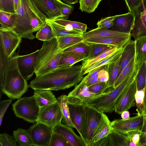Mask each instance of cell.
<instances>
[{"instance_id":"6da1fadb","label":"cell","mask_w":146,"mask_h":146,"mask_svg":"<svg viewBox=\"0 0 146 146\" xmlns=\"http://www.w3.org/2000/svg\"><path fill=\"white\" fill-rule=\"evenodd\" d=\"M82 65L56 68L44 74L36 76L29 87L34 90H48L57 91L76 86L83 78Z\"/></svg>"},{"instance_id":"7a4b0ae2","label":"cell","mask_w":146,"mask_h":146,"mask_svg":"<svg viewBox=\"0 0 146 146\" xmlns=\"http://www.w3.org/2000/svg\"><path fill=\"white\" fill-rule=\"evenodd\" d=\"M13 30L21 38L32 40L33 33L46 24V18L31 0H20Z\"/></svg>"},{"instance_id":"3957f363","label":"cell","mask_w":146,"mask_h":146,"mask_svg":"<svg viewBox=\"0 0 146 146\" xmlns=\"http://www.w3.org/2000/svg\"><path fill=\"white\" fill-rule=\"evenodd\" d=\"M17 54L10 58L6 68L2 92L10 98L15 100L21 98L29 87L23 77L17 64Z\"/></svg>"},{"instance_id":"277c9868","label":"cell","mask_w":146,"mask_h":146,"mask_svg":"<svg viewBox=\"0 0 146 146\" xmlns=\"http://www.w3.org/2000/svg\"><path fill=\"white\" fill-rule=\"evenodd\" d=\"M63 51L59 48L56 38L49 41H44L35 62L36 77L58 67Z\"/></svg>"},{"instance_id":"5b68a950","label":"cell","mask_w":146,"mask_h":146,"mask_svg":"<svg viewBox=\"0 0 146 146\" xmlns=\"http://www.w3.org/2000/svg\"><path fill=\"white\" fill-rule=\"evenodd\" d=\"M139 71V69L135 68L132 74L116 88L109 87L103 93L81 102L84 105L88 104L93 106L100 109L104 113L112 112L114 111V107L118 99L127 86L136 78Z\"/></svg>"},{"instance_id":"8992f818","label":"cell","mask_w":146,"mask_h":146,"mask_svg":"<svg viewBox=\"0 0 146 146\" xmlns=\"http://www.w3.org/2000/svg\"><path fill=\"white\" fill-rule=\"evenodd\" d=\"M83 140L86 146L90 145L95 132L103 118L104 113L93 106L84 105Z\"/></svg>"},{"instance_id":"52a82bcc","label":"cell","mask_w":146,"mask_h":146,"mask_svg":"<svg viewBox=\"0 0 146 146\" xmlns=\"http://www.w3.org/2000/svg\"><path fill=\"white\" fill-rule=\"evenodd\" d=\"M12 109L16 117L29 123L36 122L40 107L33 96L18 99L12 104Z\"/></svg>"},{"instance_id":"ba28073f","label":"cell","mask_w":146,"mask_h":146,"mask_svg":"<svg viewBox=\"0 0 146 146\" xmlns=\"http://www.w3.org/2000/svg\"><path fill=\"white\" fill-rule=\"evenodd\" d=\"M62 118L61 109L57 100L52 104L40 108L36 123L47 125L53 131L56 126L61 123Z\"/></svg>"},{"instance_id":"9c48e42d","label":"cell","mask_w":146,"mask_h":146,"mask_svg":"<svg viewBox=\"0 0 146 146\" xmlns=\"http://www.w3.org/2000/svg\"><path fill=\"white\" fill-rule=\"evenodd\" d=\"M46 20L63 18L61 9L64 3L61 0H31Z\"/></svg>"},{"instance_id":"30bf717a","label":"cell","mask_w":146,"mask_h":146,"mask_svg":"<svg viewBox=\"0 0 146 146\" xmlns=\"http://www.w3.org/2000/svg\"><path fill=\"white\" fill-rule=\"evenodd\" d=\"M145 118L143 115L138 114L126 120L122 119L114 120L111 122V124L113 129L126 134L131 131H141Z\"/></svg>"},{"instance_id":"8fae6325","label":"cell","mask_w":146,"mask_h":146,"mask_svg":"<svg viewBox=\"0 0 146 146\" xmlns=\"http://www.w3.org/2000/svg\"><path fill=\"white\" fill-rule=\"evenodd\" d=\"M0 47L5 55L10 58L21 42V38L13 29L0 30Z\"/></svg>"},{"instance_id":"7c38bea8","label":"cell","mask_w":146,"mask_h":146,"mask_svg":"<svg viewBox=\"0 0 146 146\" xmlns=\"http://www.w3.org/2000/svg\"><path fill=\"white\" fill-rule=\"evenodd\" d=\"M28 130L34 146H49L53 132L49 127L41 123H36Z\"/></svg>"},{"instance_id":"4fadbf2b","label":"cell","mask_w":146,"mask_h":146,"mask_svg":"<svg viewBox=\"0 0 146 146\" xmlns=\"http://www.w3.org/2000/svg\"><path fill=\"white\" fill-rule=\"evenodd\" d=\"M136 78L127 86L118 99L114 111L119 114L128 110L135 104V95L137 90Z\"/></svg>"},{"instance_id":"5bb4252c","label":"cell","mask_w":146,"mask_h":146,"mask_svg":"<svg viewBox=\"0 0 146 146\" xmlns=\"http://www.w3.org/2000/svg\"><path fill=\"white\" fill-rule=\"evenodd\" d=\"M39 50L24 55L17 54L18 67L22 75L27 81L29 80L35 73L34 64Z\"/></svg>"},{"instance_id":"9a60e30c","label":"cell","mask_w":146,"mask_h":146,"mask_svg":"<svg viewBox=\"0 0 146 146\" xmlns=\"http://www.w3.org/2000/svg\"><path fill=\"white\" fill-rule=\"evenodd\" d=\"M67 102L72 122L83 139L84 105L79 102Z\"/></svg>"},{"instance_id":"2e32d148","label":"cell","mask_w":146,"mask_h":146,"mask_svg":"<svg viewBox=\"0 0 146 146\" xmlns=\"http://www.w3.org/2000/svg\"><path fill=\"white\" fill-rule=\"evenodd\" d=\"M128 141L126 134L112 129L109 134L90 146H128Z\"/></svg>"},{"instance_id":"e0dca14e","label":"cell","mask_w":146,"mask_h":146,"mask_svg":"<svg viewBox=\"0 0 146 146\" xmlns=\"http://www.w3.org/2000/svg\"><path fill=\"white\" fill-rule=\"evenodd\" d=\"M135 18V14L131 11L117 15L111 28L113 30L131 34L134 27Z\"/></svg>"},{"instance_id":"ac0fdd59","label":"cell","mask_w":146,"mask_h":146,"mask_svg":"<svg viewBox=\"0 0 146 146\" xmlns=\"http://www.w3.org/2000/svg\"><path fill=\"white\" fill-rule=\"evenodd\" d=\"M71 127L61 123L55 128L54 131L63 136L71 146H86L82 137L77 135Z\"/></svg>"},{"instance_id":"d6986e66","label":"cell","mask_w":146,"mask_h":146,"mask_svg":"<svg viewBox=\"0 0 146 146\" xmlns=\"http://www.w3.org/2000/svg\"><path fill=\"white\" fill-rule=\"evenodd\" d=\"M84 40L87 39L106 37H117L122 38L131 37V34L123 33L108 29L98 28L92 30L83 34L82 35Z\"/></svg>"},{"instance_id":"ffe728a7","label":"cell","mask_w":146,"mask_h":146,"mask_svg":"<svg viewBox=\"0 0 146 146\" xmlns=\"http://www.w3.org/2000/svg\"><path fill=\"white\" fill-rule=\"evenodd\" d=\"M96 96L89 90L88 87L82 79L78 84L75 86L74 89L69 93L67 97L82 102L91 99Z\"/></svg>"},{"instance_id":"44dd1931","label":"cell","mask_w":146,"mask_h":146,"mask_svg":"<svg viewBox=\"0 0 146 146\" xmlns=\"http://www.w3.org/2000/svg\"><path fill=\"white\" fill-rule=\"evenodd\" d=\"M135 13L134 25L131 34L135 40L146 35V10L143 9Z\"/></svg>"},{"instance_id":"7402d4cb","label":"cell","mask_w":146,"mask_h":146,"mask_svg":"<svg viewBox=\"0 0 146 146\" xmlns=\"http://www.w3.org/2000/svg\"><path fill=\"white\" fill-rule=\"evenodd\" d=\"M131 37L122 38L117 37L92 38L87 39L83 41L87 42L102 44L112 45L118 48L123 47L131 40Z\"/></svg>"},{"instance_id":"603a6c76","label":"cell","mask_w":146,"mask_h":146,"mask_svg":"<svg viewBox=\"0 0 146 146\" xmlns=\"http://www.w3.org/2000/svg\"><path fill=\"white\" fill-rule=\"evenodd\" d=\"M135 40H130L123 47L119 61V72L117 78L124 68L135 56Z\"/></svg>"},{"instance_id":"cb8c5ba5","label":"cell","mask_w":146,"mask_h":146,"mask_svg":"<svg viewBox=\"0 0 146 146\" xmlns=\"http://www.w3.org/2000/svg\"><path fill=\"white\" fill-rule=\"evenodd\" d=\"M135 40V66L140 67L146 62V35L138 38Z\"/></svg>"},{"instance_id":"d4e9b609","label":"cell","mask_w":146,"mask_h":146,"mask_svg":"<svg viewBox=\"0 0 146 146\" xmlns=\"http://www.w3.org/2000/svg\"><path fill=\"white\" fill-rule=\"evenodd\" d=\"M33 96L37 104L40 108L52 104L57 101L55 96L50 90H34Z\"/></svg>"},{"instance_id":"484cf974","label":"cell","mask_w":146,"mask_h":146,"mask_svg":"<svg viewBox=\"0 0 146 146\" xmlns=\"http://www.w3.org/2000/svg\"><path fill=\"white\" fill-rule=\"evenodd\" d=\"M113 129L111 122L104 114V117L97 128L90 145L97 142L108 135Z\"/></svg>"},{"instance_id":"4316f807","label":"cell","mask_w":146,"mask_h":146,"mask_svg":"<svg viewBox=\"0 0 146 146\" xmlns=\"http://www.w3.org/2000/svg\"><path fill=\"white\" fill-rule=\"evenodd\" d=\"M52 21L62 26L66 30L79 31L83 33L86 32L87 25L85 24L79 22L68 20L62 18Z\"/></svg>"},{"instance_id":"83f0119b","label":"cell","mask_w":146,"mask_h":146,"mask_svg":"<svg viewBox=\"0 0 146 146\" xmlns=\"http://www.w3.org/2000/svg\"><path fill=\"white\" fill-rule=\"evenodd\" d=\"M86 58L84 56L75 53L63 51L58 67L70 66Z\"/></svg>"},{"instance_id":"f1b7e54d","label":"cell","mask_w":146,"mask_h":146,"mask_svg":"<svg viewBox=\"0 0 146 146\" xmlns=\"http://www.w3.org/2000/svg\"><path fill=\"white\" fill-rule=\"evenodd\" d=\"M123 47L119 48L110 55L102 60L94 64L84 72V75L88 73L96 68L107 65L117 60L121 56L123 51Z\"/></svg>"},{"instance_id":"f546056e","label":"cell","mask_w":146,"mask_h":146,"mask_svg":"<svg viewBox=\"0 0 146 146\" xmlns=\"http://www.w3.org/2000/svg\"><path fill=\"white\" fill-rule=\"evenodd\" d=\"M13 136L19 146H34L28 129L18 128L13 131Z\"/></svg>"},{"instance_id":"4dcf8cb0","label":"cell","mask_w":146,"mask_h":146,"mask_svg":"<svg viewBox=\"0 0 146 146\" xmlns=\"http://www.w3.org/2000/svg\"><path fill=\"white\" fill-rule=\"evenodd\" d=\"M16 13L0 11V30L13 29L16 17Z\"/></svg>"},{"instance_id":"1f68e13d","label":"cell","mask_w":146,"mask_h":146,"mask_svg":"<svg viewBox=\"0 0 146 146\" xmlns=\"http://www.w3.org/2000/svg\"><path fill=\"white\" fill-rule=\"evenodd\" d=\"M66 97L67 95H62L57 98V100L59 103L62 112V120L66 125L75 128L71 119Z\"/></svg>"},{"instance_id":"d6a6232c","label":"cell","mask_w":146,"mask_h":146,"mask_svg":"<svg viewBox=\"0 0 146 146\" xmlns=\"http://www.w3.org/2000/svg\"><path fill=\"white\" fill-rule=\"evenodd\" d=\"M58 46L61 50L65 49L84 41L82 36H66L56 38Z\"/></svg>"},{"instance_id":"836d02e7","label":"cell","mask_w":146,"mask_h":146,"mask_svg":"<svg viewBox=\"0 0 146 146\" xmlns=\"http://www.w3.org/2000/svg\"><path fill=\"white\" fill-rule=\"evenodd\" d=\"M51 26L56 38L66 36H78L82 35L83 33L76 31L66 30L62 26L56 24L52 21L46 20Z\"/></svg>"},{"instance_id":"e575fe53","label":"cell","mask_w":146,"mask_h":146,"mask_svg":"<svg viewBox=\"0 0 146 146\" xmlns=\"http://www.w3.org/2000/svg\"><path fill=\"white\" fill-rule=\"evenodd\" d=\"M87 43L89 46L90 52L88 56L85 60L92 59L109 49L116 47L112 45L102 44Z\"/></svg>"},{"instance_id":"d590c367","label":"cell","mask_w":146,"mask_h":146,"mask_svg":"<svg viewBox=\"0 0 146 146\" xmlns=\"http://www.w3.org/2000/svg\"><path fill=\"white\" fill-rule=\"evenodd\" d=\"M121 56L116 60L108 64L107 71L108 73L109 78L107 84L109 88L113 87L117 79L119 72Z\"/></svg>"},{"instance_id":"8d00e7d4","label":"cell","mask_w":146,"mask_h":146,"mask_svg":"<svg viewBox=\"0 0 146 146\" xmlns=\"http://www.w3.org/2000/svg\"><path fill=\"white\" fill-rule=\"evenodd\" d=\"M135 56L123 69L113 86L114 88L119 86L133 72L135 69Z\"/></svg>"},{"instance_id":"74e56055","label":"cell","mask_w":146,"mask_h":146,"mask_svg":"<svg viewBox=\"0 0 146 146\" xmlns=\"http://www.w3.org/2000/svg\"><path fill=\"white\" fill-rule=\"evenodd\" d=\"M56 37L50 24L46 22L45 25L37 31L36 38L43 41H49Z\"/></svg>"},{"instance_id":"f35d334b","label":"cell","mask_w":146,"mask_h":146,"mask_svg":"<svg viewBox=\"0 0 146 146\" xmlns=\"http://www.w3.org/2000/svg\"><path fill=\"white\" fill-rule=\"evenodd\" d=\"M118 48L115 47L109 49L94 58L89 60L84 59L83 60L82 65V70L84 72L94 64L102 60L110 55Z\"/></svg>"},{"instance_id":"ab89813d","label":"cell","mask_w":146,"mask_h":146,"mask_svg":"<svg viewBox=\"0 0 146 146\" xmlns=\"http://www.w3.org/2000/svg\"><path fill=\"white\" fill-rule=\"evenodd\" d=\"M63 51L75 53L82 55L86 58L89 54V46L87 42L83 41L65 49Z\"/></svg>"},{"instance_id":"60d3db41","label":"cell","mask_w":146,"mask_h":146,"mask_svg":"<svg viewBox=\"0 0 146 146\" xmlns=\"http://www.w3.org/2000/svg\"><path fill=\"white\" fill-rule=\"evenodd\" d=\"M0 54V99H1L3 94L2 90L3 85L5 72L10 58H8L5 54L1 47Z\"/></svg>"},{"instance_id":"b9f144b4","label":"cell","mask_w":146,"mask_h":146,"mask_svg":"<svg viewBox=\"0 0 146 146\" xmlns=\"http://www.w3.org/2000/svg\"><path fill=\"white\" fill-rule=\"evenodd\" d=\"M102 0H79V9L82 12H94Z\"/></svg>"},{"instance_id":"7bdbcfd3","label":"cell","mask_w":146,"mask_h":146,"mask_svg":"<svg viewBox=\"0 0 146 146\" xmlns=\"http://www.w3.org/2000/svg\"><path fill=\"white\" fill-rule=\"evenodd\" d=\"M49 146H71L66 139L62 135L53 131Z\"/></svg>"},{"instance_id":"ee69618b","label":"cell","mask_w":146,"mask_h":146,"mask_svg":"<svg viewBox=\"0 0 146 146\" xmlns=\"http://www.w3.org/2000/svg\"><path fill=\"white\" fill-rule=\"evenodd\" d=\"M146 77V62L142 64L136 78L137 90L145 88Z\"/></svg>"},{"instance_id":"f6af8a7d","label":"cell","mask_w":146,"mask_h":146,"mask_svg":"<svg viewBox=\"0 0 146 146\" xmlns=\"http://www.w3.org/2000/svg\"><path fill=\"white\" fill-rule=\"evenodd\" d=\"M145 96V88L136 91L135 95V101L138 114H141Z\"/></svg>"},{"instance_id":"bcb514c9","label":"cell","mask_w":146,"mask_h":146,"mask_svg":"<svg viewBox=\"0 0 146 146\" xmlns=\"http://www.w3.org/2000/svg\"><path fill=\"white\" fill-rule=\"evenodd\" d=\"M129 11L135 13L138 11L146 0H124Z\"/></svg>"},{"instance_id":"7dc6e473","label":"cell","mask_w":146,"mask_h":146,"mask_svg":"<svg viewBox=\"0 0 146 146\" xmlns=\"http://www.w3.org/2000/svg\"><path fill=\"white\" fill-rule=\"evenodd\" d=\"M108 88L107 82H99L88 87L89 90L96 95L103 93Z\"/></svg>"},{"instance_id":"c3c4849f","label":"cell","mask_w":146,"mask_h":146,"mask_svg":"<svg viewBox=\"0 0 146 146\" xmlns=\"http://www.w3.org/2000/svg\"><path fill=\"white\" fill-rule=\"evenodd\" d=\"M13 137L6 133L0 134V146H17Z\"/></svg>"},{"instance_id":"681fc988","label":"cell","mask_w":146,"mask_h":146,"mask_svg":"<svg viewBox=\"0 0 146 146\" xmlns=\"http://www.w3.org/2000/svg\"><path fill=\"white\" fill-rule=\"evenodd\" d=\"M117 15L101 19L99 20L97 25L98 28L108 29L111 28L114 24V22Z\"/></svg>"},{"instance_id":"f907efd6","label":"cell","mask_w":146,"mask_h":146,"mask_svg":"<svg viewBox=\"0 0 146 146\" xmlns=\"http://www.w3.org/2000/svg\"><path fill=\"white\" fill-rule=\"evenodd\" d=\"M0 11L16 13L13 0H0Z\"/></svg>"},{"instance_id":"816d5d0a","label":"cell","mask_w":146,"mask_h":146,"mask_svg":"<svg viewBox=\"0 0 146 146\" xmlns=\"http://www.w3.org/2000/svg\"><path fill=\"white\" fill-rule=\"evenodd\" d=\"M12 102L10 99L2 100L0 102V126H1L5 113Z\"/></svg>"},{"instance_id":"f5cc1de1","label":"cell","mask_w":146,"mask_h":146,"mask_svg":"<svg viewBox=\"0 0 146 146\" xmlns=\"http://www.w3.org/2000/svg\"><path fill=\"white\" fill-rule=\"evenodd\" d=\"M140 132L133 131L127 133L126 135L128 139V144L130 142H132L135 143L137 146H138L140 139Z\"/></svg>"},{"instance_id":"db71d44e","label":"cell","mask_w":146,"mask_h":146,"mask_svg":"<svg viewBox=\"0 0 146 146\" xmlns=\"http://www.w3.org/2000/svg\"><path fill=\"white\" fill-rule=\"evenodd\" d=\"M107 66L108 64L95 69L89 72L86 76L83 78V79L86 83L88 82L91 79L96 76L102 70L104 69L107 70Z\"/></svg>"},{"instance_id":"11a10c76","label":"cell","mask_w":146,"mask_h":146,"mask_svg":"<svg viewBox=\"0 0 146 146\" xmlns=\"http://www.w3.org/2000/svg\"><path fill=\"white\" fill-rule=\"evenodd\" d=\"M146 146V117L142 129L140 132L138 146Z\"/></svg>"},{"instance_id":"9f6ffc18","label":"cell","mask_w":146,"mask_h":146,"mask_svg":"<svg viewBox=\"0 0 146 146\" xmlns=\"http://www.w3.org/2000/svg\"><path fill=\"white\" fill-rule=\"evenodd\" d=\"M73 9L71 5L64 3L62 6L61 11L63 18L68 17L71 13Z\"/></svg>"},{"instance_id":"6f0895ef","label":"cell","mask_w":146,"mask_h":146,"mask_svg":"<svg viewBox=\"0 0 146 146\" xmlns=\"http://www.w3.org/2000/svg\"><path fill=\"white\" fill-rule=\"evenodd\" d=\"M109 78V74L107 70H102L98 74V80L99 82H107Z\"/></svg>"},{"instance_id":"680465c9","label":"cell","mask_w":146,"mask_h":146,"mask_svg":"<svg viewBox=\"0 0 146 146\" xmlns=\"http://www.w3.org/2000/svg\"><path fill=\"white\" fill-rule=\"evenodd\" d=\"M99 82L98 80V74L88 82L86 83L87 86L89 87Z\"/></svg>"},{"instance_id":"91938a15","label":"cell","mask_w":146,"mask_h":146,"mask_svg":"<svg viewBox=\"0 0 146 146\" xmlns=\"http://www.w3.org/2000/svg\"><path fill=\"white\" fill-rule=\"evenodd\" d=\"M122 119L126 120L130 118V114L129 111H123L121 114Z\"/></svg>"},{"instance_id":"94428289","label":"cell","mask_w":146,"mask_h":146,"mask_svg":"<svg viewBox=\"0 0 146 146\" xmlns=\"http://www.w3.org/2000/svg\"><path fill=\"white\" fill-rule=\"evenodd\" d=\"M141 114L146 117V95L145 96L143 108Z\"/></svg>"},{"instance_id":"6125c7cd","label":"cell","mask_w":146,"mask_h":146,"mask_svg":"<svg viewBox=\"0 0 146 146\" xmlns=\"http://www.w3.org/2000/svg\"><path fill=\"white\" fill-rule=\"evenodd\" d=\"M67 4H74L78 2V0H62Z\"/></svg>"},{"instance_id":"be15d7a7","label":"cell","mask_w":146,"mask_h":146,"mask_svg":"<svg viewBox=\"0 0 146 146\" xmlns=\"http://www.w3.org/2000/svg\"><path fill=\"white\" fill-rule=\"evenodd\" d=\"M19 1L20 0H13L14 9L16 13L17 10Z\"/></svg>"},{"instance_id":"e7e4bbea","label":"cell","mask_w":146,"mask_h":146,"mask_svg":"<svg viewBox=\"0 0 146 146\" xmlns=\"http://www.w3.org/2000/svg\"><path fill=\"white\" fill-rule=\"evenodd\" d=\"M142 8H141L139 10V11H141L142 9H145L146 10V3H145L144 4H143L142 6Z\"/></svg>"},{"instance_id":"03108f58","label":"cell","mask_w":146,"mask_h":146,"mask_svg":"<svg viewBox=\"0 0 146 146\" xmlns=\"http://www.w3.org/2000/svg\"><path fill=\"white\" fill-rule=\"evenodd\" d=\"M145 95H146V79H145Z\"/></svg>"}]
</instances>
